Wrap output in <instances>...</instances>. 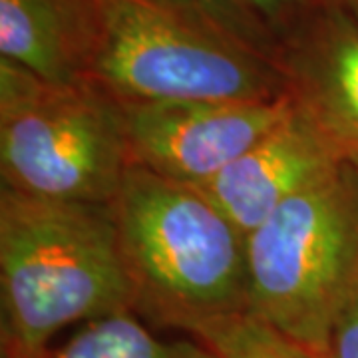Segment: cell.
<instances>
[{"instance_id":"6da1fadb","label":"cell","mask_w":358,"mask_h":358,"mask_svg":"<svg viewBox=\"0 0 358 358\" xmlns=\"http://www.w3.org/2000/svg\"><path fill=\"white\" fill-rule=\"evenodd\" d=\"M2 358H42L70 327L136 310L112 203L0 192Z\"/></svg>"},{"instance_id":"7a4b0ae2","label":"cell","mask_w":358,"mask_h":358,"mask_svg":"<svg viewBox=\"0 0 358 358\" xmlns=\"http://www.w3.org/2000/svg\"><path fill=\"white\" fill-rule=\"evenodd\" d=\"M112 209L140 317L192 334L249 313L245 233L199 189L129 164Z\"/></svg>"},{"instance_id":"3957f363","label":"cell","mask_w":358,"mask_h":358,"mask_svg":"<svg viewBox=\"0 0 358 358\" xmlns=\"http://www.w3.org/2000/svg\"><path fill=\"white\" fill-rule=\"evenodd\" d=\"M94 18L88 80L117 102L289 94L275 56L152 0H94Z\"/></svg>"},{"instance_id":"277c9868","label":"cell","mask_w":358,"mask_h":358,"mask_svg":"<svg viewBox=\"0 0 358 358\" xmlns=\"http://www.w3.org/2000/svg\"><path fill=\"white\" fill-rule=\"evenodd\" d=\"M249 313L327 355L358 291V169L345 164L245 235Z\"/></svg>"},{"instance_id":"5b68a950","label":"cell","mask_w":358,"mask_h":358,"mask_svg":"<svg viewBox=\"0 0 358 358\" xmlns=\"http://www.w3.org/2000/svg\"><path fill=\"white\" fill-rule=\"evenodd\" d=\"M129 166L120 102L94 82L54 84L0 58L2 187L112 203Z\"/></svg>"},{"instance_id":"8992f818","label":"cell","mask_w":358,"mask_h":358,"mask_svg":"<svg viewBox=\"0 0 358 358\" xmlns=\"http://www.w3.org/2000/svg\"><path fill=\"white\" fill-rule=\"evenodd\" d=\"M129 164L199 187L253 148L293 112L273 100L120 102Z\"/></svg>"},{"instance_id":"52a82bcc","label":"cell","mask_w":358,"mask_h":358,"mask_svg":"<svg viewBox=\"0 0 358 358\" xmlns=\"http://www.w3.org/2000/svg\"><path fill=\"white\" fill-rule=\"evenodd\" d=\"M287 92L358 169V20L315 0L275 48Z\"/></svg>"},{"instance_id":"ba28073f","label":"cell","mask_w":358,"mask_h":358,"mask_svg":"<svg viewBox=\"0 0 358 358\" xmlns=\"http://www.w3.org/2000/svg\"><path fill=\"white\" fill-rule=\"evenodd\" d=\"M345 164L317 124L294 103L277 128L195 189L249 235L281 205Z\"/></svg>"},{"instance_id":"9c48e42d","label":"cell","mask_w":358,"mask_h":358,"mask_svg":"<svg viewBox=\"0 0 358 358\" xmlns=\"http://www.w3.org/2000/svg\"><path fill=\"white\" fill-rule=\"evenodd\" d=\"M94 36V0H0V58L48 82H86Z\"/></svg>"},{"instance_id":"30bf717a","label":"cell","mask_w":358,"mask_h":358,"mask_svg":"<svg viewBox=\"0 0 358 358\" xmlns=\"http://www.w3.org/2000/svg\"><path fill=\"white\" fill-rule=\"evenodd\" d=\"M42 358H221L199 338L155 334L136 310L90 320Z\"/></svg>"},{"instance_id":"8fae6325","label":"cell","mask_w":358,"mask_h":358,"mask_svg":"<svg viewBox=\"0 0 358 358\" xmlns=\"http://www.w3.org/2000/svg\"><path fill=\"white\" fill-rule=\"evenodd\" d=\"M189 336L211 346L221 358H327L275 331L253 313L209 320Z\"/></svg>"},{"instance_id":"7c38bea8","label":"cell","mask_w":358,"mask_h":358,"mask_svg":"<svg viewBox=\"0 0 358 358\" xmlns=\"http://www.w3.org/2000/svg\"><path fill=\"white\" fill-rule=\"evenodd\" d=\"M152 2L187 14L205 24L215 26L219 30L229 32L233 36L245 40L257 48L268 52L271 56H275V50H273L271 42L265 38V34L255 24H251L229 0H152Z\"/></svg>"},{"instance_id":"4fadbf2b","label":"cell","mask_w":358,"mask_h":358,"mask_svg":"<svg viewBox=\"0 0 358 358\" xmlns=\"http://www.w3.org/2000/svg\"><path fill=\"white\" fill-rule=\"evenodd\" d=\"M231 4L255 24L265 38L271 42L273 50L279 40L289 32V28L305 14L315 0H229Z\"/></svg>"},{"instance_id":"5bb4252c","label":"cell","mask_w":358,"mask_h":358,"mask_svg":"<svg viewBox=\"0 0 358 358\" xmlns=\"http://www.w3.org/2000/svg\"><path fill=\"white\" fill-rule=\"evenodd\" d=\"M327 358H358V291L334 324Z\"/></svg>"},{"instance_id":"9a60e30c","label":"cell","mask_w":358,"mask_h":358,"mask_svg":"<svg viewBox=\"0 0 358 358\" xmlns=\"http://www.w3.org/2000/svg\"><path fill=\"white\" fill-rule=\"evenodd\" d=\"M329 2H333L336 6H341L345 13H348L350 16H355L358 20V0H329Z\"/></svg>"}]
</instances>
